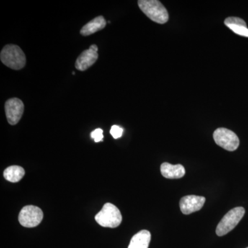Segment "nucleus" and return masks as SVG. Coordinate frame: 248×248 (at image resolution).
Listing matches in <instances>:
<instances>
[{
	"label": "nucleus",
	"instance_id": "obj_1",
	"mask_svg": "<svg viewBox=\"0 0 248 248\" xmlns=\"http://www.w3.org/2000/svg\"><path fill=\"white\" fill-rule=\"evenodd\" d=\"M140 9L153 22L164 24L169 21V14L164 5L158 0H140Z\"/></svg>",
	"mask_w": 248,
	"mask_h": 248
},
{
	"label": "nucleus",
	"instance_id": "obj_2",
	"mask_svg": "<svg viewBox=\"0 0 248 248\" xmlns=\"http://www.w3.org/2000/svg\"><path fill=\"white\" fill-rule=\"evenodd\" d=\"M0 60L3 63L11 69H22L26 65L27 59L20 47L17 45L5 46L0 53Z\"/></svg>",
	"mask_w": 248,
	"mask_h": 248
},
{
	"label": "nucleus",
	"instance_id": "obj_3",
	"mask_svg": "<svg viewBox=\"0 0 248 248\" xmlns=\"http://www.w3.org/2000/svg\"><path fill=\"white\" fill-rule=\"evenodd\" d=\"M95 221L101 226L105 228H117L122 223V214L115 205L107 203L104 205L102 210L96 215Z\"/></svg>",
	"mask_w": 248,
	"mask_h": 248
},
{
	"label": "nucleus",
	"instance_id": "obj_4",
	"mask_svg": "<svg viewBox=\"0 0 248 248\" xmlns=\"http://www.w3.org/2000/svg\"><path fill=\"white\" fill-rule=\"evenodd\" d=\"M246 210L243 207H236L230 210L222 218L217 227L216 233L218 236H224L239 224L244 217Z\"/></svg>",
	"mask_w": 248,
	"mask_h": 248
},
{
	"label": "nucleus",
	"instance_id": "obj_5",
	"mask_svg": "<svg viewBox=\"0 0 248 248\" xmlns=\"http://www.w3.org/2000/svg\"><path fill=\"white\" fill-rule=\"evenodd\" d=\"M213 138L218 146L228 151H234L239 146V139L231 130L224 128L217 129L213 134Z\"/></svg>",
	"mask_w": 248,
	"mask_h": 248
},
{
	"label": "nucleus",
	"instance_id": "obj_6",
	"mask_svg": "<svg viewBox=\"0 0 248 248\" xmlns=\"http://www.w3.org/2000/svg\"><path fill=\"white\" fill-rule=\"evenodd\" d=\"M43 212L34 205L24 207L19 215V221L25 228H34L38 226L43 219Z\"/></svg>",
	"mask_w": 248,
	"mask_h": 248
},
{
	"label": "nucleus",
	"instance_id": "obj_7",
	"mask_svg": "<svg viewBox=\"0 0 248 248\" xmlns=\"http://www.w3.org/2000/svg\"><path fill=\"white\" fill-rule=\"evenodd\" d=\"M4 107L8 122L11 125H16L24 113V103L18 98H11L5 103Z\"/></svg>",
	"mask_w": 248,
	"mask_h": 248
},
{
	"label": "nucleus",
	"instance_id": "obj_8",
	"mask_svg": "<svg viewBox=\"0 0 248 248\" xmlns=\"http://www.w3.org/2000/svg\"><path fill=\"white\" fill-rule=\"evenodd\" d=\"M98 47L93 45L88 50H84L80 54L76 62V68L78 71H85L93 66L98 60Z\"/></svg>",
	"mask_w": 248,
	"mask_h": 248
},
{
	"label": "nucleus",
	"instance_id": "obj_9",
	"mask_svg": "<svg viewBox=\"0 0 248 248\" xmlns=\"http://www.w3.org/2000/svg\"><path fill=\"white\" fill-rule=\"evenodd\" d=\"M205 202V198L201 196L187 195L182 197L179 205L182 213L184 215H190L199 211L203 208Z\"/></svg>",
	"mask_w": 248,
	"mask_h": 248
},
{
	"label": "nucleus",
	"instance_id": "obj_10",
	"mask_svg": "<svg viewBox=\"0 0 248 248\" xmlns=\"http://www.w3.org/2000/svg\"><path fill=\"white\" fill-rule=\"evenodd\" d=\"M161 172L163 177L167 179H180L185 175L186 170L182 165H172L165 162L161 164Z\"/></svg>",
	"mask_w": 248,
	"mask_h": 248
},
{
	"label": "nucleus",
	"instance_id": "obj_11",
	"mask_svg": "<svg viewBox=\"0 0 248 248\" xmlns=\"http://www.w3.org/2000/svg\"><path fill=\"white\" fill-rule=\"evenodd\" d=\"M225 25L229 28L234 33L243 37H248L247 24L244 19L236 17L226 18L224 21Z\"/></svg>",
	"mask_w": 248,
	"mask_h": 248
},
{
	"label": "nucleus",
	"instance_id": "obj_12",
	"mask_svg": "<svg viewBox=\"0 0 248 248\" xmlns=\"http://www.w3.org/2000/svg\"><path fill=\"white\" fill-rule=\"evenodd\" d=\"M107 26V21L103 16H98L84 25L80 31V34L83 36H89L95 33L97 31L102 30Z\"/></svg>",
	"mask_w": 248,
	"mask_h": 248
},
{
	"label": "nucleus",
	"instance_id": "obj_13",
	"mask_svg": "<svg viewBox=\"0 0 248 248\" xmlns=\"http://www.w3.org/2000/svg\"><path fill=\"white\" fill-rule=\"evenodd\" d=\"M151 234L149 231H141L134 235L128 248H148L151 242Z\"/></svg>",
	"mask_w": 248,
	"mask_h": 248
},
{
	"label": "nucleus",
	"instance_id": "obj_14",
	"mask_svg": "<svg viewBox=\"0 0 248 248\" xmlns=\"http://www.w3.org/2000/svg\"><path fill=\"white\" fill-rule=\"evenodd\" d=\"M25 170L22 167L19 166H11L5 170L4 177L10 182L16 183L19 182L24 177Z\"/></svg>",
	"mask_w": 248,
	"mask_h": 248
},
{
	"label": "nucleus",
	"instance_id": "obj_15",
	"mask_svg": "<svg viewBox=\"0 0 248 248\" xmlns=\"http://www.w3.org/2000/svg\"><path fill=\"white\" fill-rule=\"evenodd\" d=\"M110 133L113 138L117 140V139L120 138L123 135L124 129L119 125H114L111 127Z\"/></svg>",
	"mask_w": 248,
	"mask_h": 248
},
{
	"label": "nucleus",
	"instance_id": "obj_16",
	"mask_svg": "<svg viewBox=\"0 0 248 248\" xmlns=\"http://www.w3.org/2000/svg\"><path fill=\"white\" fill-rule=\"evenodd\" d=\"M103 130L101 128L95 129L94 131H93L91 134V138L93 139L95 142H99L102 141L104 139V135H103Z\"/></svg>",
	"mask_w": 248,
	"mask_h": 248
},
{
	"label": "nucleus",
	"instance_id": "obj_17",
	"mask_svg": "<svg viewBox=\"0 0 248 248\" xmlns=\"http://www.w3.org/2000/svg\"></svg>",
	"mask_w": 248,
	"mask_h": 248
}]
</instances>
